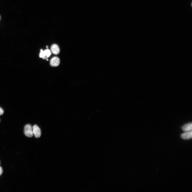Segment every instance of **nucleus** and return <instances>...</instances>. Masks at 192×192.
<instances>
[{
	"label": "nucleus",
	"instance_id": "9d476101",
	"mask_svg": "<svg viewBox=\"0 0 192 192\" xmlns=\"http://www.w3.org/2000/svg\"><path fill=\"white\" fill-rule=\"evenodd\" d=\"M46 48H48V46H46Z\"/></svg>",
	"mask_w": 192,
	"mask_h": 192
},
{
	"label": "nucleus",
	"instance_id": "f03ea898",
	"mask_svg": "<svg viewBox=\"0 0 192 192\" xmlns=\"http://www.w3.org/2000/svg\"><path fill=\"white\" fill-rule=\"evenodd\" d=\"M51 54V51L49 49H47L44 51L41 50L39 56L40 57L42 58L43 59H47L48 57L50 56Z\"/></svg>",
	"mask_w": 192,
	"mask_h": 192
},
{
	"label": "nucleus",
	"instance_id": "9b49d317",
	"mask_svg": "<svg viewBox=\"0 0 192 192\" xmlns=\"http://www.w3.org/2000/svg\"><path fill=\"white\" fill-rule=\"evenodd\" d=\"M1 16H0V20H1Z\"/></svg>",
	"mask_w": 192,
	"mask_h": 192
},
{
	"label": "nucleus",
	"instance_id": "423d86ee",
	"mask_svg": "<svg viewBox=\"0 0 192 192\" xmlns=\"http://www.w3.org/2000/svg\"><path fill=\"white\" fill-rule=\"evenodd\" d=\"M52 53L56 55L58 54L60 52V49L58 45L56 44L53 45L51 47Z\"/></svg>",
	"mask_w": 192,
	"mask_h": 192
},
{
	"label": "nucleus",
	"instance_id": "f257e3e1",
	"mask_svg": "<svg viewBox=\"0 0 192 192\" xmlns=\"http://www.w3.org/2000/svg\"><path fill=\"white\" fill-rule=\"evenodd\" d=\"M32 126L30 124H27L24 128V133L27 137L31 138L33 136V132Z\"/></svg>",
	"mask_w": 192,
	"mask_h": 192
},
{
	"label": "nucleus",
	"instance_id": "6e6552de",
	"mask_svg": "<svg viewBox=\"0 0 192 192\" xmlns=\"http://www.w3.org/2000/svg\"><path fill=\"white\" fill-rule=\"evenodd\" d=\"M4 113V111L3 109L0 108V115H2Z\"/></svg>",
	"mask_w": 192,
	"mask_h": 192
},
{
	"label": "nucleus",
	"instance_id": "0eeeda50",
	"mask_svg": "<svg viewBox=\"0 0 192 192\" xmlns=\"http://www.w3.org/2000/svg\"><path fill=\"white\" fill-rule=\"evenodd\" d=\"M182 131L185 132L192 131V123H190L185 124L182 127Z\"/></svg>",
	"mask_w": 192,
	"mask_h": 192
},
{
	"label": "nucleus",
	"instance_id": "7ed1b4c3",
	"mask_svg": "<svg viewBox=\"0 0 192 192\" xmlns=\"http://www.w3.org/2000/svg\"><path fill=\"white\" fill-rule=\"evenodd\" d=\"M32 131L33 134L36 138H39L41 136V131L39 127L36 125H35L33 127Z\"/></svg>",
	"mask_w": 192,
	"mask_h": 192
},
{
	"label": "nucleus",
	"instance_id": "39448f33",
	"mask_svg": "<svg viewBox=\"0 0 192 192\" xmlns=\"http://www.w3.org/2000/svg\"><path fill=\"white\" fill-rule=\"evenodd\" d=\"M181 138L184 140H189L192 138V131L186 132L182 134L181 135Z\"/></svg>",
	"mask_w": 192,
	"mask_h": 192
},
{
	"label": "nucleus",
	"instance_id": "1a4fd4ad",
	"mask_svg": "<svg viewBox=\"0 0 192 192\" xmlns=\"http://www.w3.org/2000/svg\"><path fill=\"white\" fill-rule=\"evenodd\" d=\"M3 169L2 168L0 167V176H1L3 174Z\"/></svg>",
	"mask_w": 192,
	"mask_h": 192
},
{
	"label": "nucleus",
	"instance_id": "20e7f679",
	"mask_svg": "<svg viewBox=\"0 0 192 192\" xmlns=\"http://www.w3.org/2000/svg\"><path fill=\"white\" fill-rule=\"evenodd\" d=\"M60 60L58 57H54L52 58L50 61V64L52 66H58L60 63Z\"/></svg>",
	"mask_w": 192,
	"mask_h": 192
}]
</instances>
